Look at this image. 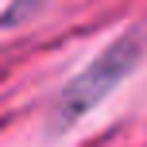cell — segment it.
Masks as SVG:
<instances>
[{
	"label": "cell",
	"instance_id": "6da1fadb",
	"mask_svg": "<svg viewBox=\"0 0 147 147\" xmlns=\"http://www.w3.org/2000/svg\"><path fill=\"white\" fill-rule=\"evenodd\" d=\"M143 47H147V35H143V31H124L120 39H112L85 70H78L66 85H62L58 101H54V124H58V128H70V124H78L85 112H93L97 105L128 78V74L140 66Z\"/></svg>",
	"mask_w": 147,
	"mask_h": 147
}]
</instances>
